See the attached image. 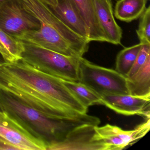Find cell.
<instances>
[{
    "mask_svg": "<svg viewBox=\"0 0 150 150\" xmlns=\"http://www.w3.org/2000/svg\"><path fill=\"white\" fill-rule=\"evenodd\" d=\"M0 89L50 118L73 117L88 111L62 79L37 70L21 59L0 67Z\"/></svg>",
    "mask_w": 150,
    "mask_h": 150,
    "instance_id": "obj_1",
    "label": "cell"
},
{
    "mask_svg": "<svg viewBox=\"0 0 150 150\" xmlns=\"http://www.w3.org/2000/svg\"><path fill=\"white\" fill-rule=\"evenodd\" d=\"M0 109L30 134L49 146L62 142L74 129L84 125L98 126L100 120L86 114L62 119L47 117L11 94L0 89ZM46 149V150H47Z\"/></svg>",
    "mask_w": 150,
    "mask_h": 150,
    "instance_id": "obj_2",
    "label": "cell"
},
{
    "mask_svg": "<svg viewBox=\"0 0 150 150\" xmlns=\"http://www.w3.org/2000/svg\"><path fill=\"white\" fill-rule=\"evenodd\" d=\"M22 41L21 59L37 70L61 79L79 82V58L68 57Z\"/></svg>",
    "mask_w": 150,
    "mask_h": 150,
    "instance_id": "obj_3",
    "label": "cell"
},
{
    "mask_svg": "<svg viewBox=\"0 0 150 150\" xmlns=\"http://www.w3.org/2000/svg\"><path fill=\"white\" fill-rule=\"evenodd\" d=\"M16 1L25 11L40 23L39 29L29 32V37L34 42L47 46L55 45L76 35L54 14L42 0Z\"/></svg>",
    "mask_w": 150,
    "mask_h": 150,
    "instance_id": "obj_4",
    "label": "cell"
},
{
    "mask_svg": "<svg viewBox=\"0 0 150 150\" xmlns=\"http://www.w3.org/2000/svg\"><path fill=\"white\" fill-rule=\"evenodd\" d=\"M79 82L102 96L129 95L126 78L115 70L105 68L81 57L79 60Z\"/></svg>",
    "mask_w": 150,
    "mask_h": 150,
    "instance_id": "obj_5",
    "label": "cell"
},
{
    "mask_svg": "<svg viewBox=\"0 0 150 150\" xmlns=\"http://www.w3.org/2000/svg\"><path fill=\"white\" fill-rule=\"evenodd\" d=\"M39 22L28 13L16 0L0 2V28L17 38L26 31L38 30Z\"/></svg>",
    "mask_w": 150,
    "mask_h": 150,
    "instance_id": "obj_6",
    "label": "cell"
},
{
    "mask_svg": "<svg viewBox=\"0 0 150 150\" xmlns=\"http://www.w3.org/2000/svg\"><path fill=\"white\" fill-rule=\"evenodd\" d=\"M0 137L16 150H46V145L30 134L5 111L0 109Z\"/></svg>",
    "mask_w": 150,
    "mask_h": 150,
    "instance_id": "obj_7",
    "label": "cell"
},
{
    "mask_svg": "<svg viewBox=\"0 0 150 150\" xmlns=\"http://www.w3.org/2000/svg\"><path fill=\"white\" fill-rule=\"evenodd\" d=\"M95 125H84L72 131L62 142L49 146L47 150H108L96 136Z\"/></svg>",
    "mask_w": 150,
    "mask_h": 150,
    "instance_id": "obj_8",
    "label": "cell"
},
{
    "mask_svg": "<svg viewBox=\"0 0 150 150\" xmlns=\"http://www.w3.org/2000/svg\"><path fill=\"white\" fill-rule=\"evenodd\" d=\"M101 96L102 105L118 114L126 116L138 115L150 119V97L115 94Z\"/></svg>",
    "mask_w": 150,
    "mask_h": 150,
    "instance_id": "obj_9",
    "label": "cell"
},
{
    "mask_svg": "<svg viewBox=\"0 0 150 150\" xmlns=\"http://www.w3.org/2000/svg\"><path fill=\"white\" fill-rule=\"evenodd\" d=\"M49 7L68 28L90 42L87 28L74 0H53Z\"/></svg>",
    "mask_w": 150,
    "mask_h": 150,
    "instance_id": "obj_10",
    "label": "cell"
},
{
    "mask_svg": "<svg viewBox=\"0 0 150 150\" xmlns=\"http://www.w3.org/2000/svg\"><path fill=\"white\" fill-rule=\"evenodd\" d=\"M96 13L107 42L121 44L122 30L114 18L111 0H95Z\"/></svg>",
    "mask_w": 150,
    "mask_h": 150,
    "instance_id": "obj_11",
    "label": "cell"
},
{
    "mask_svg": "<svg viewBox=\"0 0 150 150\" xmlns=\"http://www.w3.org/2000/svg\"><path fill=\"white\" fill-rule=\"evenodd\" d=\"M85 21L90 42H107L98 21L95 0H74Z\"/></svg>",
    "mask_w": 150,
    "mask_h": 150,
    "instance_id": "obj_12",
    "label": "cell"
},
{
    "mask_svg": "<svg viewBox=\"0 0 150 150\" xmlns=\"http://www.w3.org/2000/svg\"><path fill=\"white\" fill-rule=\"evenodd\" d=\"M129 95L150 97V57L132 76L126 78Z\"/></svg>",
    "mask_w": 150,
    "mask_h": 150,
    "instance_id": "obj_13",
    "label": "cell"
},
{
    "mask_svg": "<svg viewBox=\"0 0 150 150\" xmlns=\"http://www.w3.org/2000/svg\"><path fill=\"white\" fill-rule=\"evenodd\" d=\"M147 0H118L114 15L122 21L131 22L139 18L146 8Z\"/></svg>",
    "mask_w": 150,
    "mask_h": 150,
    "instance_id": "obj_14",
    "label": "cell"
},
{
    "mask_svg": "<svg viewBox=\"0 0 150 150\" xmlns=\"http://www.w3.org/2000/svg\"><path fill=\"white\" fill-rule=\"evenodd\" d=\"M23 51V46L21 40L0 28V54L7 63L21 59Z\"/></svg>",
    "mask_w": 150,
    "mask_h": 150,
    "instance_id": "obj_15",
    "label": "cell"
},
{
    "mask_svg": "<svg viewBox=\"0 0 150 150\" xmlns=\"http://www.w3.org/2000/svg\"><path fill=\"white\" fill-rule=\"evenodd\" d=\"M63 80V83L74 96L84 107L102 104L101 96L86 85L79 82Z\"/></svg>",
    "mask_w": 150,
    "mask_h": 150,
    "instance_id": "obj_16",
    "label": "cell"
},
{
    "mask_svg": "<svg viewBox=\"0 0 150 150\" xmlns=\"http://www.w3.org/2000/svg\"><path fill=\"white\" fill-rule=\"evenodd\" d=\"M142 44L135 45L123 49L117 54L116 60L115 70L126 77L133 66Z\"/></svg>",
    "mask_w": 150,
    "mask_h": 150,
    "instance_id": "obj_17",
    "label": "cell"
},
{
    "mask_svg": "<svg viewBox=\"0 0 150 150\" xmlns=\"http://www.w3.org/2000/svg\"><path fill=\"white\" fill-rule=\"evenodd\" d=\"M138 28L136 30L140 43L150 44V7L146 8L140 17Z\"/></svg>",
    "mask_w": 150,
    "mask_h": 150,
    "instance_id": "obj_18",
    "label": "cell"
},
{
    "mask_svg": "<svg viewBox=\"0 0 150 150\" xmlns=\"http://www.w3.org/2000/svg\"><path fill=\"white\" fill-rule=\"evenodd\" d=\"M150 57V44H142L141 48L137 56L135 63L126 78H129L135 74L144 64L148 58Z\"/></svg>",
    "mask_w": 150,
    "mask_h": 150,
    "instance_id": "obj_19",
    "label": "cell"
},
{
    "mask_svg": "<svg viewBox=\"0 0 150 150\" xmlns=\"http://www.w3.org/2000/svg\"><path fill=\"white\" fill-rule=\"evenodd\" d=\"M16 150V148L6 140L0 137V150Z\"/></svg>",
    "mask_w": 150,
    "mask_h": 150,
    "instance_id": "obj_20",
    "label": "cell"
},
{
    "mask_svg": "<svg viewBox=\"0 0 150 150\" xmlns=\"http://www.w3.org/2000/svg\"><path fill=\"white\" fill-rule=\"evenodd\" d=\"M6 63H7V62L5 61L2 56L0 54V67H1V66L3 65Z\"/></svg>",
    "mask_w": 150,
    "mask_h": 150,
    "instance_id": "obj_21",
    "label": "cell"
},
{
    "mask_svg": "<svg viewBox=\"0 0 150 150\" xmlns=\"http://www.w3.org/2000/svg\"><path fill=\"white\" fill-rule=\"evenodd\" d=\"M42 1L45 4H47L48 6H49V5H50L52 0H42Z\"/></svg>",
    "mask_w": 150,
    "mask_h": 150,
    "instance_id": "obj_22",
    "label": "cell"
},
{
    "mask_svg": "<svg viewBox=\"0 0 150 150\" xmlns=\"http://www.w3.org/2000/svg\"><path fill=\"white\" fill-rule=\"evenodd\" d=\"M4 0H0V2H1V1H3Z\"/></svg>",
    "mask_w": 150,
    "mask_h": 150,
    "instance_id": "obj_23",
    "label": "cell"
},
{
    "mask_svg": "<svg viewBox=\"0 0 150 150\" xmlns=\"http://www.w3.org/2000/svg\"></svg>",
    "mask_w": 150,
    "mask_h": 150,
    "instance_id": "obj_24",
    "label": "cell"
}]
</instances>
